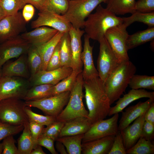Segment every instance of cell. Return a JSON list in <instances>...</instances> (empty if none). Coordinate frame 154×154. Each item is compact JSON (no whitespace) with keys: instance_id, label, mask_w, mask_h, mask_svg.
Returning <instances> with one entry per match:
<instances>
[{"instance_id":"obj_1","label":"cell","mask_w":154,"mask_h":154,"mask_svg":"<svg viewBox=\"0 0 154 154\" xmlns=\"http://www.w3.org/2000/svg\"><path fill=\"white\" fill-rule=\"evenodd\" d=\"M83 86L88 110V118L93 124L106 118L111 105L104 83L99 76L84 80Z\"/></svg>"},{"instance_id":"obj_2","label":"cell","mask_w":154,"mask_h":154,"mask_svg":"<svg viewBox=\"0 0 154 154\" xmlns=\"http://www.w3.org/2000/svg\"><path fill=\"white\" fill-rule=\"evenodd\" d=\"M96 11L87 18L84 25L86 35L90 39L99 41L105 37L110 28L122 24V17L99 5Z\"/></svg>"},{"instance_id":"obj_3","label":"cell","mask_w":154,"mask_h":154,"mask_svg":"<svg viewBox=\"0 0 154 154\" xmlns=\"http://www.w3.org/2000/svg\"><path fill=\"white\" fill-rule=\"evenodd\" d=\"M136 71L128 60L121 62L109 75L104 84L111 105L120 98Z\"/></svg>"},{"instance_id":"obj_4","label":"cell","mask_w":154,"mask_h":154,"mask_svg":"<svg viewBox=\"0 0 154 154\" xmlns=\"http://www.w3.org/2000/svg\"><path fill=\"white\" fill-rule=\"evenodd\" d=\"M82 72L78 74L70 91L66 106L56 117V120L65 122L79 117L88 118V112L85 108L83 102L84 96L83 92L84 80Z\"/></svg>"},{"instance_id":"obj_5","label":"cell","mask_w":154,"mask_h":154,"mask_svg":"<svg viewBox=\"0 0 154 154\" xmlns=\"http://www.w3.org/2000/svg\"><path fill=\"white\" fill-rule=\"evenodd\" d=\"M107 0H73L69 1L68 9L63 16L74 27H84L86 19L100 4Z\"/></svg>"},{"instance_id":"obj_6","label":"cell","mask_w":154,"mask_h":154,"mask_svg":"<svg viewBox=\"0 0 154 154\" xmlns=\"http://www.w3.org/2000/svg\"><path fill=\"white\" fill-rule=\"evenodd\" d=\"M25 102L21 99L8 98L0 101V121L13 125H24L29 121L25 111Z\"/></svg>"},{"instance_id":"obj_7","label":"cell","mask_w":154,"mask_h":154,"mask_svg":"<svg viewBox=\"0 0 154 154\" xmlns=\"http://www.w3.org/2000/svg\"><path fill=\"white\" fill-rule=\"evenodd\" d=\"M31 86L29 79L18 76H2L0 78V100H23Z\"/></svg>"},{"instance_id":"obj_8","label":"cell","mask_w":154,"mask_h":154,"mask_svg":"<svg viewBox=\"0 0 154 154\" xmlns=\"http://www.w3.org/2000/svg\"><path fill=\"white\" fill-rule=\"evenodd\" d=\"M127 27L123 23L111 28L106 32L105 37L119 62L129 60L126 42L129 34Z\"/></svg>"},{"instance_id":"obj_9","label":"cell","mask_w":154,"mask_h":154,"mask_svg":"<svg viewBox=\"0 0 154 154\" xmlns=\"http://www.w3.org/2000/svg\"><path fill=\"white\" fill-rule=\"evenodd\" d=\"M70 93L68 91L42 99L25 102L26 106L37 108L46 115L56 118L66 105Z\"/></svg>"},{"instance_id":"obj_10","label":"cell","mask_w":154,"mask_h":154,"mask_svg":"<svg viewBox=\"0 0 154 154\" xmlns=\"http://www.w3.org/2000/svg\"><path fill=\"white\" fill-rule=\"evenodd\" d=\"M100 50L97 61L99 76L104 83L111 72L120 63L104 37L99 41Z\"/></svg>"},{"instance_id":"obj_11","label":"cell","mask_w":154,"mask_h":154,"mask_svg":"<svg viewBox=\"0 0 154 154\" xmlns=\"http://www.w3.org/2000/svg\"><path fill=\"white\" fill-rule=\"evenodd\" d=\"M110 118L102 119L92 124L84 135L82 143L110 135H116L118 133V113Z\"/></svg>"},{"instance_id":"obj_12","label":"cell","mask_w":154,"mask_h":154,"mask_svg":"<svg viewBox=\"0 0 154 154\" xmlns=\"http://www.w3.org/2000/svg\"><path fill=\"white\" fill-rule=\"evenodd\" d=\"M31 45L21 35L0 44V66L12 58L27 54Z\"/></svg>"},{"instance_id":"obj_13","label":"cell","mask_w":154,"mask_h":154,"mask_svg":"<svg viewBox=\"0 0 154 154\" xmlns=\"http://www.w3.org/2000/svg\"><path fill=\"white\" fill-rule=\"evenodd\" d=\"M22 13L7 15L0 21V44L16 37L26 29Z\"/></svg>"},{"instance_id":"obj_14","label":"cell","mask_w":154,"mask_h":154,"mask_svg":"<svg viewBox=\"0 0 154 154\" xmlns=\"http://www.w3.org/2000/svg\"><path fill=\"white\" fill-rule=\"evenodd\" d=\"M44 26L51 27L64 33L69 32L72 25L63 15L44 11H40L38 18L31 24L33 29Z\"/></svg>"},{"instance_id":"obj_15","label":"cell","mask_w":154,"mask_h":154,"mask_svg":"<svg viewBox=\"0 0 154 154\" xmlns=\"http://www.w3.org/2000/svg\"><path fill=\"white\" fill-rule=\"evenodd\" d=\"M73 70L71 67L65 66L52 70H40L29 80L32 86L42 84L54 85L70 75Z\"/></svg>"},{"instance_id":"obj_16","label":"cell","mask_w":154,"mask_h":154,"mask_svg":"<svg viewBox=\"0 0 154 154\" xmlns=\"http://www.w3.org/2000/svg\"><path fill=\"white\" fill-rule=\"evenodd\" d=\"M84 33V30L76 29L72 25L68 32L72 55L71 67L73 70H82L83 64L81 59L82 52L81 38Z\"/></svg>"},{"instance_id":"obj_17","label":"cell","mask_w":154,"mask_h":154,"mask_svg":"<svg viewBox=\"0 0 154 154\" xmlns=\"http://www.w3.org/2000/svg\"><path fill=\"white\" fill-rule=\"evenodd\" d=\"M154 100L149 98L145 102H139L136 105L127 108L122 112L121 117L118 125V130L121 131L133 121L145 113L154 102Z\"/></svg>"},{"instance_id":"obj_18","label":"cell","mask_w":154,"mask_h":154,"mask_svg":"<svg viewBox=\"0 0 154 154\" xmlns=\"http://www.w3.org/2000/svg\"><path fill=\"white\" fill-rule=\"evenodd\" d=\"M144 98L154 100V92H148L144 89H132L123 97L120 98L115 103V106L111 107L108 116H111L115 114L122 112L131 102Z\"/></svg>"},{"instance_id":"obj_19","label":"cell","mask_w":154,"mask_h":154,"mask_svg":"<svg viewBox=\"0 0 154 154\" xmlns=\"http://www.w3.org/2000/svg\"><path fill=\"white\" fill-rule=\"evenodd\" d=\"M2 68V76H15L29 79L31 76L27 54H24L14 61L7 62Z\"/></svg>"},{"instance_id":"obj_20","label":"cell","mask_w":154,"mask_h":154,"mask_svg":"<svg viewBox=\"0 0 154 154\" xmlns=\"http://www.w3.org/2000/svg\"><path fill=\"white\" fill-rule=\"evenodd\" d=\"M145 113L136 119L133 124L120 131L126 151L133 147L140 137L141 129L145 121Z\"/></svg>"},{"instance_id":"obj_21","label":"cell","mask_w":154,"mask_h":154,"mask_svg":"<svg viewBox=\"0 0 154 154\" xmlns=\"http://www.w3.org/2000/svg\"><path fill=\"white\" fill-rule=\"evenodd\" d=\"M58 31L54 29L44 26L25 32L21 35L31 45L37 47L50 40Z\"/></svg>"},{"instance_id":"obj_22","label":"cell","mask_w":154,"mask_h":154,"mask_svg":"<svg viewBox=\"0 0 154 154\" xmlns=\"http://www.w3.org/2000/svg\"><path fill=\"white\" fill-rule=\"evenodd\" d=\"M90 38L85 35L84 37V48L82 51L81 59L84 65L82 72L84 80L99 76L98 72L95 67L93 57V46L90 45Z\"/></svg>"},{"instance_id":"obj_23","label":"cell","mask_w":154,"mask_h":154,"mask_svg":"<svg viewBox=\"0 0 154 154\" xmlns=\"http://www.w3.org/2000/svg\"><path fill=\"white\" fill-rule=\"evenodd\" d=\"M115 136L110 135L82 143V154H108Z\"/></svg>"},{"instance_id":"obj_24","label":"cell","mask_w":154,"mask_h":154,"mask_svg":"<svg viewBox=\"0 0 154 154\" xmlns=\"http://www.w3.org/2000/svg\"><path fill=\"white\" fill-rule=\"evenodd\" d=\"M92 125L87 117L74 118L65 122L58 137L84 134Z\"/></svg>"},{"instance_id":"obj_25","label":"cell","mask_w":154,"mask_h":154,"mask_svg":"<svg viewBox=\"0 0 154 154\" xmlns=\"http://www.w3.org/2000/svg\"><path fill=\"white\" fill-rule=\"evenodd\" d=\"M64 34L58 31L50 40L36 47L42 60L41 70H46L48 63Z\"/></svg>"},{"instance_id":"obj_26","label":"cell","mask_w":154,"mask_h":154,"mask_svg":"<svg viewBox=\"0 0 154 154\" xmlns=\"http://www.w3.org/2000/svg\"><path fill=\"white\" fill-rule=\"evenodd\" d=\"M154 39V27H148L145 30L138 31L131 35H129L126 42L127 49L128 50L151 41Z\"/></svg>"},{"instance_id":"obj_27","label":"cell","mask_w":154,"mask_h":154,"mask_svg":"<svg viewBox=\"0 0 154 154\" xmlns=\"http://www.w3.org/2000/svg\"><path fill=\"white\" fill-rule=\"evenodd\" d=\"M135 0H107L106 8L116 15L132 14L135 12Z\"/></svg>"},{"instance_id":"obj_28","label":"cell","mask_w":154,"mask_h":154,"mask_svg":"<svg viewBox=\"0 0 154 154\" xmlns=\"http://www.w3.org/2000/svg\"><path fill=\"white\" fill-rule=\"evenodd\" d=\"M18 154H30L34 143L29 126V121L24 124L23 132L18 139Z\"/></svg>"},{"instance_id":"obj_29","label":"cell","mask_w":154,"mask_h":154,"mask_svg":"<svg viewBox=\"0 0 154 154\" xmlns=\"http://www.w3.org/2000/svg\"><path fill=\"white\" fill-rule=\"evenodd\" d=\"M84 134L59 137L56 141L61 142L64 145L68 154H80Z\"/></svg>"},{"instance_id":"obj_30","label":"cell","mask_w":154,"mask_h":154,"mask_svg":"<svg viewBox=\"0 0 154 154\" xmlns=\"http://www.w3.org/2000/svg\"><path fill=\"white\" fill-rule=\"evenodd\" d=\"M82 70H73L72 73L51 88L50 96L62 92L71 91L75 83L78 74Z\"/></svg>"},{"instance_id":"obj_31","label":"cell","mask_w":154,"mask_h":154,"mask_svg":"<svg viewBox=\"0 0 154 154\" xmlns=\"http://www.w3.org/2000/svg\"><path fill=\"white\" fill-rule=\"evenodd\" d=\"M53 86L42 84L32 86L28 90L23 100L25 101H34L50 97V92Z\"/></svg>"},{"instance_id":"obj_32","label":"cell","mask_w":154,"mask_h":154,"mask_svg":"<svg viewBox=\"0 0 154 154\" xmlns=\"http://www.w3.org/2000/svg\"><path fill=\"white\" fill-rule=\"evenodd\" d=\"M60 45L61 66L71 67L72 55L68 32L64 33L60 41Z\"/></svg>"},{"instance_id":"obj_33","label":"cell","mask_w":154,"mask_h":154,"mask_svg":"<svg viewBox=\"0 0 154 154\" xmlns=\"http://www.w3.org/2000/svg\"><path fill=\"white\" fill-rule=\"evenodd\" d=\"M122 18L123 23L127 27L135 22L142 23L148 27H154V11L147 13L135 11L129 17Z\"/></svg>"},{"instance_id":"obj_34","label":"cell","mask_w":154,"mask_h":154,"mask_svg":"<svg viewBox=\"0 0 154 154\" xmlns=\"http://www.w3.org/2000/svg\"><path fill=\"white\" fill-rule=\"evenodd\" d=\"M69 3V0H44L39 11H48L63 15L68 9Z\"/></svg>"},{"instance_id":"obj_35","label":"cell","mask_w":154,"mask_h":154,"mask_svg":"<svg viewBox=\"0 0 154 154\" xmlns=\"http://www.w3.org/2000/svg\"><path fill=\"white\" fill-rule=\"evenodd\" d=\"M129 85L132 89H146L154 90V76L134 75Z\"/></svg>"},{"instance_id":"obj_36","label":"cell","mask_w":154,"mask_h":154,"mask_svg":"<svg viewBox=\"0 0 154 154\" xmlns=\"http://www.w3.org/2000/svg\"><path fill=\"white\" fill-rule=\"evenodd\" d=\"M27 54L28 63L31 76L41 70L42 60L36 47L35 46H31Z\"/></svg>"},{"instance_id":"obj_37","label":"cell","mask_w":154,"mask_h":154,"mask_svg":"<svg viewBox=\"0 0 154 154\" xmlns=\"http://www.w3.org/2000/svg\"><path fill=\"white\" fill-rule=\"evenodd\" d=\"M151 141L140 137L133 147L126 151V154H153L154 145Z\"/></svg>"},{"instance_id":"obj_38","label":"cell","mask_w":154,"mask_h":154,"mask_svg":"<svg viewBox=\"0 0 154 154\" xmlns=\"http://www.w3.org/2000/svg\"><path fill=\"white\" fill-rule=\"evenodd\" d=\"M25 110L28 117L29 121L34 122L47 126L56 120L55 117L35 113L32 111L31 107L28 106H26Z\"/></svg>"},{"instance_id":"obj_39","label":"cell","mask_w":154,"mask_h":154,"mask_svg":"<svg viewBox=\"0 0 154 154\" xmlns=\"http://www.w3.org/2000/svg\"><path fill=\"white\" fill-rule=\"evenodd\" d=\"M26 4L24 0H1L0 6L7 15H13L23 9Z\"/></svg>"},{"instance_id":"obj_40","label":"cell","mask_w":154,"mask_h":154,"mask_svg":"<svg viewBox=\"0 0 154 154\" xmlns=\"http://www.w3.org/2000/svg\"><path fill=\"white\" fill-rule=\"evenodd\" d=\"M24 125H13L0 121V142L5 137L13 135L23 131Z\"/></svg>"},{"instance_id":"obj_41","label":"cell","mask_w":154,"mask_h":154,"mask_svg":"<svg viewBox=\"0 0 154 154\" xmlns=\"http://www.w3.org/2000/svg\"><path fill=\"white\" fill-rule=\"evenodd\" d=\"M65 122L56 120L45 128H43L42 134L46 135L54 141L58 137Z\"/></svg>"},{"instance_id":"obj_42","label":"cell","mask_w":154,"mask_h":154,"mask_svg":"<svg viewBox=\"0 0 154 154\" xmlns=\"http://www.w3.org/2000/svg\"><path fill=\"white\" fill-rule=\"evenodd\" d=\"M108 154H126V150L120 131L115 136L113 142Z\"/></svg>"},{"instance_id":"obj_43","label":"cell","mask_w":154,"mask_h":154,"mask_svg":"<svg viewBox=\"0 0 154 154\" xmlns=\"http://www.w3.org/2000/svg\"><path fill=\"white\" fill-rule=\"evenodd\" d=\"M60 45L59 42L48 63L46 70H53L62 66L60 54Z\"/></svg>"},{"instance_id":"obj_44","label":"cell","mask_w":154,"mask_h":154,"mask_svg":"<svg viewBox=\"0 0 154 154\" xmlns=\"http://www.w3.org/2000/svg\"><path fill=\"white\" fill-rule=\"evenodd\" d=\"M13 135L8 136L3 140L2 154H18V149L15 145Z\"/></svg>"},{"instance_id":"obj_45","label":"cell","mask_w":154,"mask_h":154,"mask_svg":"<svg viewBox=\"0 0 154 154\" xmlns=\"http://www.w3.org/2000/svg\"><path fill=\"white\" fill-rule=\"evenodd\" d=\"M135 11L147 13L154 11V0H139L136 1Z\"/></svg>"},{"instance_id":"obj_46","label":"cell","mask_w":154,"mask_h":154,"mask_svg":"<svg viewBox=\"0 0 154 154\" xmlns=\"http://www.w3.org/2000/svg\"><path fill=\"white\" fill-rule=\"evenodd\" d=\"M54 141L50 137L41 133L38 139L37 144L45 147L52 154H57L54 145Z\"/></svg>"},{"instance_id":"obj_47","label":"cell","mask_w":154,"mask_h":154,"mask_svg":"<svg viewBox=\"0 0 154 154\" xmlns=\"http://www.w3.org/2000/svg\"><path fill=\"white\" fill-rule=\"evenodd\" d=\"M140 137L151 141L154 138V124L145 121L141 129Z\"/></svg>"},{"instance_id":"obj_48","label":"cell","mask_w":154,"mask_h":154,"mask_svg":"<svg viewBox=\"0 0 154 154\" xmlns=\"http://www.w3.org/2000/svg\"><path fill=\"white\" fill-rule=\"evenodd\" d=\"M29 126L34 141V149L37 145L38 139L42 133L44 126L32 121H29Z\"/></svg>"},{"instance_id":"obj_49","label":"cell","mask_w":154,"mask_h":154,"mask_svg":"<svg viewBox=\"0 0 154 154\" xmlns=\"http://www.w3.org/2000/svg\"><path fill=\"white\" fill-rule=\"evenodd\" d=\"M35 11V7L32 5L26 4L25 5L23 8L22 14L26 23L29 22L33 18Z\"/></svg>"},{"instance_id":"obj_50","label":"cell","mask_w":154,"mask_h":154,"mask_svg":"<svg viewBox=\"0 0 154 154\" xmlns=\"http://www.w3.org/2000/svg\"><path fill=\"white\" fill-rule=\"evenodd\" d=\"M145 121L154 124V102H153L145 112Z\"/></svg>"},{"instance_id":"obj_51","label":"cell","mask_w":154,"mask_h":154,"mask_svg":"<svg viewBox=\"0 0 154 154\" xmlns=\"http://www.w3.org/2000/svg\"><path fill=\"white\" fill-rule=\"evenodd\" d=\"M26 4H30L33 5L40 11L42 8L44 0H24Z\"/></svg>"},{"instance_id":"obj_52","label":"cell","mask_w":154,"mask_h":154,"mask_svg":"<svg viewBox=\"0 0 154 154\" xmlns=\"http://www.w3.org/2000/svg\"><path fill=\"white\" fill-rule=\"evenodd\" d=\"M56 141V147L58 151L61 154H68L64 145L61 142L57 141Z\"/></svg>"},{"instance_id":"obj_53","label":"cell","mask_w":154,"mask_h":154,"mask_svg":"<svg viewBox=\"0 0 154 154\" xmlns=\"http://www.w3.org/2000/svg\"><path fill=\"white\" fill-rule=\"evenodd\" d=\"M46 153L42 150L41 146L37 145L33 149L31 153L30 154H45Z\"/></svg>"},{"instance_id":"obj_54","label":"cell","mask_w":154,"mask_h":154,"mask_svg":"<svg viewBox=\"0 0 154 154\" xmlns=\"http://www.w3.org/2000/svg\"><path fill=\"white\" fill-rule=\"evenodd\" d=\"M7 15L3 9L0 6V21Z\"/></svg>"},{"instance_id":"obj_55","label":"cell","mask_w":154,"mask_h":154,"mask_svg":"<svg viewBox=\"0 0 154 154\" xmlns=\"http://www.w3.org/2000/svg\"><path fill=\"white\" fill-rule=\"evenodd\" d=\"M3 151V147L2 143L0 142V154H2Z\"/></svg>"},{"instance_id":"obj_56","label":"cell","mask_w":154,"mask_h":154,"mask_svg":"<svg viewBox=\"0 0 154 154\" xmlns=\"http://www.w3.org/2000/svg\"><path fill=\"white\" fill-rule=\"evenodd\" d=\"M2 76V67L0 66V78Z\"/></svg>"},{"instance_id":"obj_57","label":"cell","mask_w":154,"mask_h":154,"mask_svg":"<svg viewBox=\"0 0 154 154\" xmlns=\"http://www.w3.org/2000/svg\"><path fill=\"white\" fill-rule=\"evenodd\" d=\"M69 1H71V0H69Z\"/></svg>"},{"instance_id":"obj_58","label":"cell","mask_w":154,"mask_h":154,"mask_svg":"<svg viewBox=\"0 0 154 154\" xmlns=\"http://www.w3.org/2000/svg\"><path fill=\"white\" fill-rule=\"evenodd\" d=\"M1 0H0V1H1Z\"/></svg>"},{"instance_id":"obj_59","label":"cell","mask_w":154,"mask_h":154,"mask_svg":"<svg viewBox=\"0 0 154 154\" xmlns=\"http://www.w3.org/2000/svg\"><path fill=\"white\" fill-rule=\"evenodd\" d=\"M0 101H1V100H0Z\"/></svg>"}]
</instances>
